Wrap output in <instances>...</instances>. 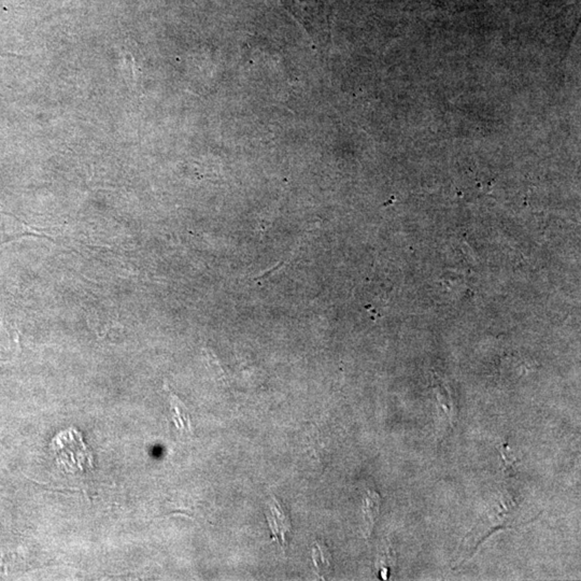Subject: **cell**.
Returning <instances> with one entry per match:
<instances>
[{
	"label": "cell",
	"instance_id": "cell-2",
	"mask_svg": "<svg viewBox=\"0 0 581 581\" xmlns=\"http://www.w3.org/2000/svg\"><path fill=\"white\" fill-rule=\"evenodd\" d=\"M269 512L267 514L271 535L282 548L288 546V537L292 533V521L284 504L276 496H271L269 502Z\"/></svg>",
	"mask_w": 581,
	"mask_h": 581
},
{
	"label": "cell",
	"instance_id": "cell-3",
	"mask_svg": "<svg viewBox=\"0 0 581 581\" xmlns=\"http://www.w3.org/2000/svg\"><path fill=\"white\" fill-rule=\"evenodd\" d=\"M165 390L169 393L173 421L175 422L177 429L181 432H192V421L186 404L168 388L167 384L165 386Z\"/></svg>",
	"mask_w": 581,
	"mask_h": 581
},
{
	"label": "cell",
	"instance_id": "cell-4",
	"mask_svg": "<svg viewBox=\"0 0 581 581\" xmlns=\"http://www.w3.org/2000/svg\"><path fill=\"white\" fill-rule=\"evenodd\" d=\"M312 561L316 567V573L321 579H325L331 574L332 556L325 544L322 541H316L312 547Z\"/></svg>",
	"mask_w": 581,
	"mask_h": 581
},
{
	"label": "cell",
	"instance_id": "cell-5",
	"mask_svg": "<svg viewBox=\"0 0 581 581\" xmlns=\"http://www.w3.org/2000/svg\"><path fill=\"white\" fill-rule=\"evenodd\" d=\"M381 496L380 494L373 491L371 489H367L365 491L363 502L364 520H365L366 533H371L375 522L377 521L379 512H380Z\"/></svg>",
	"mask_w": 581,
	"mask_h": 581
},
{
	"label": "cell",
	"instance_id": "cell-1",
	"mask_svg": "<svg viewBox=\"0 0 581 581\" xmlns=\"http://www.w3.org/2000/svg\"><path fill=\"white\" fill-rule=\"evenodd\" d=\"M50 451L58 467L65 473L82 475L95 467L93 451L75 426L56 434L51 441Z\"/></svg>",
	"mask_w": 581,
	"mask_h": 581
}]
</instances>
